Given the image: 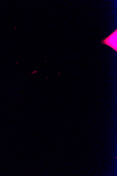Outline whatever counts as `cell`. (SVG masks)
I'll use <instances>...</instances> for the list:
<instances>
[{
	"instance_id": "obj_1",
	"label": "cell",
	"mask_w": 117,
	"mask_h": 176,
	"mask_svg": "<svg viewBox=\"0 0 117 176\" xmlns=\"http://www.w3.org/2000/svg\"><path fill=\"white\" fill-rule=\"evenodd\" d=\"M117 32V30H116L115 32H114L111 34L109 37L107 38L104 40L102 41V43L103 44H106V45H107L110 46L112 48H113L114 50H116V35L117 33H115Z\"/></svg>"
}]
</instances>
